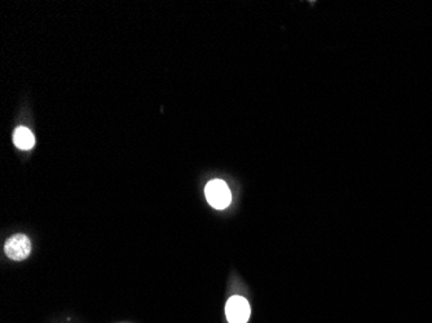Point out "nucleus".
<instances>
[{
  "label": "nucleus",
  "mask_w": 432,
  "mask_h": 323,
  "mask_svg": "<svg viewBox=\"0 0 432 323\" xmlns=\"http://www.w3.org/2000/svg\"><path fill=\"white\" fill-rule=\"evenodd\" d=\"M225 315L229 323H246L250 318V304L243 296H232L225 306Z\"/></svg>",
  "instance_id": "2"
},
{
  "label": "nucleus",
  "mask_w": 432,
  "mask_h": 323,
  "mask_svg": "<svg viewBox=\"0 0 432 323\" xmlns=\"http://www.w3.org/2000/svg\"><path fill=\"white\" fill-rule=\"evenodd\" d=\"M208 203L216 210H224L231 203V190L223 180H211L205 187Z\"/></svg>",
  "instance_id": "1"
},
{
  "label": "nucleus",
  "mask_w": 432,
  "mask_h": 323,
  "mask_svg": "<svg viewBox=\"0 0 432 323\" xmlns=\"http://www.w3.org/2000/svg\"><path fill=\"white\" fill-rule=\"evenodd\" d=\"M13 143L17 146L18 149L30 150L35 145V137L29 128L18 127L16 128V131L13 134Z\"/></svg>",
  "instance_id": "4"
},
{
  "label": "nucleus",
  "mask_w": 432,
  "mask_h": 323,
  "mask_svg": "<svg viewBox=\"0 0 432 323\" xmlns=\"http://www.w3.org/2000/svg\"><path fill=\"white\" fill-rule=\"evenodd\" d=\"M4 252L8 256L10 260L15 261H22L31 252V243L30 239L27 238L25 234H15L10 238L7 239Z\"/></svg>",
  "instance_id": "3"
}]
</instances>
